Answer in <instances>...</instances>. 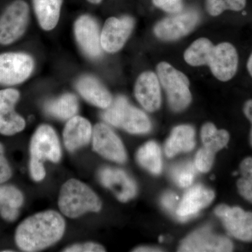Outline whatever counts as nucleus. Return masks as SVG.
<instances>
[{
    "label": "nucleus",
    "instance_id": "f257e3e1",
    "mask_svg": "<svg viewBox=\"0 0 252 252\" xmlns=\"http://www.w3.org/2000/svg\"><path fill=\"white\" fill-rule=\"evenodd\" d=\"M65 221L54 210L39 212L20 223L15 233V241L23 252L40 251L49 248L62 238Z\"/></svg>",
    "mask_w": 252,
    "mask_h": 252
},
{
    "label": "nucleus",
    "instance_id": "f03ea898",
    "mask_svg": "<svg viewBox=\"0 0 252 252\" xmlns=\"http://www.w3.org/2000/svg\"><path fill=\"white\" fill-rule=\"evenodd\" d=\"M184 57L190 65H208L212 74L221 81L230 80L238 70V52L228 42L214 45L207 38H200L186 50Z\"/></svg>",
    "mask_w": 252,
    "mask_h": 252
},
{
    "label": "nucleus",
    "instance_id": "7ed1b4c3",
    "mask_svg": "<svg viewBox=\"0 0 252 252\" xmlns=\"http://www.w3.org/2000/svg\"><path fill=\"white\" fill-rule=\"evenodd\" d=\"M30 152L32 178L35 182H41L46 176L43 162L46 160L59 162L62 156L59 137L54 129L49 125L39 126L32 137Z\"/></svg>",
    "mask_w": 252,
    "mask_h": 252
},
{
    "label": "nucleus",
    "instance_id": "20e7f679",
    "mask_svg": "<svg viewBox=\"0 0 252 252\" xmlns=\"http://www.w3.org/2000/svg\"><path fill=\"white\" fill-rule=\"evenodd\" d=\"M59 206L63 215L75 219L86 212L100 211L102 202L86 184L72 179L67 181L61 188Z\"/></svg>",
    "mask_w": 252,
    "mask_h": 252
},
{
    "label": "nucleus",
    "instance_id": "39448f33",
    "mask_svg": "<svg viewBox=\"0 0 252 252\" xmlns=\"http://www.w3.org/2000/svg\"><path fill=\"white\" fill-rule=\"evenodd\" d=\"M109 124L132 134H145L152 128L147 114L129 103L124 96H118L102 114Z\"/></svg>",
    "mask_w": 252,
    "mask_h": 252
},
{
    "label": "nucleus",
    "instance_id": "423d86ee",
    "mask_svg": "<svg viewBox=\"0 0 252 252\" xmlns=\"http://www.w3.org/2000/svg\"><path fill=\"white\" fill-rule=\"evenodd\" d=\"M157 76L172 110L179 112L187 109L192 99L188 77L166 62L158 64Z\"/></svg>",
    "mask_w": 252,
    "mask_h": 252
},
{
    "label": "nucleus",
    "instance_id": "0eeeda50",
    "mask_svg": "<svg viewBox=\"0 0 252 252\" xmlns=\"http://www.w3.org/2000/svg\"><path fill=\"white\" fill-rule=\"evenodd\" d=\"M30 18L29 6L24 0H15L0 16V44L9 45L26 32Z\"/></svg>",
    "mask_w": 252,
    "mask_h": 252
},
{
    "label": "nucleus",
    "instance_id": "6e6552de",
    "mask_svg": "<svg viewBox=\"0 0 252 252\" xmlns=\"http://www.w3.org/2000/svg\"><path fill=\"white\" fill-rule=\"evenodd\" d=\"M34 60L24 53L0 54V84L14 86L28 79L34 70Z\"/></svg>",
    "mask_w": 252,
    "mask_h": 252
},
{
    "label": "nucleus",
    "instance_id": "1a4fd4ad",
    "mask_svg": "<svg viewBox=\"0 0 252 252\" xmlns=\"http://www.w3.org/2000/svg\"><path fill=\"white\" fill-rule=\"evenodd\" d=\"M231 240L214 233L209 227L200 228L182 240L179 252H229L233 251Z\"/></svg>",
    "mask_w": 252,
    "mask_h": 252
},
{
    "label": "nucleus",
    "instance_id": "9d476101",
    "mask_svg": "<svg viewBox=\"0 0 252 252\" xmlns=\"http://www.w3.org/2000/svg\"><path fill=\"white\" fill-rule=\"evenodd\" d=\"M215 214L221 220L228 234L244 242H252V212L239 207L220 205Z\"/></svg>",
    "mask_w": 252,
    "mask_h": 252
},
{
    "label": "nucleus",
    "instance_id": "9b49d317",
    "mask_svg": "<svg viewBox=\"0 0 252 252\" xmlns=\"http://www.w3.org/2000/svg\"><path fill=\"white\" fill-rule=\"evenodd\" d=\"M94 151L107 160L117 163L127 160L125 147L117 134L104 124H97L93 130Z\"/></svg>",
    "mask_w": 252,
    "mask_h": 252
},
{
    "label": "nucleus",
    "instance_id": "f8f14e48",
    "mask_svg": "<svg viewBox=\"0 0 252 252\" xmlns=\"http://www.w3.org/2000/svg\"><path fill=\"white\" fill-rule=\"evenodd\" d=\"M135 26L130 16L109 18L104 23L100 34L102 49L109 54L118 52L125 45Z\"/></svg>",
    "mask_w": 252,
    "mask_h": 252
},
{
    "label": "nucleus",
    "instance_id": "ddd939ff",
    "mask_svg": "<svg viewBox=\"0 0 252 252\" xmlns=\"http://www.w3.org/2000/svg\"><path fill=\"white\" fill-rule=\"evenodd\" d=\"M198 21V15L195 11L177 13L159 21L154 27V33L161 40H177L193 31Z\"/></svg>",
    "mask_w": 252,
    "mask_h": 252
},
{
    "label": "nucleus",
    "instance_id": "4468645a",
    "mask_svg": "<svg viewBox=\"0 0 252 252\" xmlns=\"http://www.w3.org/2000/svg\"><path fill=\"white\" fill-rule=\"evenodd\" d=\"M20 98L16 89L0 91V134L11 136L24 130L26 121L15 111V106Z\"/></svg>",
    "mask_w": 252,
    "mask_h": 252
},
{
    "label": "nucleus",
    "instance_id": "2eb2a0df",
    "mask_svg": "<svg viewBox=\"0 0 252 252\" xmlns=\"http://www.w3.org/2000/svg\"><path fill=\"white\" fill-rule=\"evenodd\" d=\"M74 34L78 44L84 54L92 59L102 56L98 24L89 15H83L74 23Z\"/></svg>",
    "mask_w": 252,
    "mask_h": 252
},
{
    "label": "nucleus",
    "instance_id": "dca6fc26",
    "mask_svg": "<svg viewBox=\"0 0 252 252\" xmlns=\"http://www.w3.org/2000/svg\"><path fill=\"white\" fill-rule=\"evenodd\" d=\"M98 178L100 183L112 190L118 200L122 203L129 201L137 194L135 181L121 169L102 167L98 172Z\"/></svg>",
    "mask_w": 252,
    "mask_h": 252
},
{
    "label": "nucleus",
    "instance_id": "f3484780",
    "mask_svg": "<svg viewBox=\"0 0 252 252\" xmlns=\"http://www.w3.org/2000/svg\"><path fill=\"white\" fill-rule=\"evenodd\" d=\"M214 198L215 193L211 189L203 185L194 186L184 195L176 210V217L181 220H189L209 206Z\"/></svg>",
    "mask_w": 252,
    "mask_h": 252
},
{
    "label": "nucleus",
    "instance_id": "a211bd4d",
    "mask_svg": "<svg viewBox=\"0 0 252 252\" xmlns=\"http://www.w3.org/2000/svg\"><path fill=\"white\" fill-rule=\"evenodd\" d=\"M135 95L141 105L149 112H155L160 107V84L155 73L144 72L137 78Z\"/></svg>",
    "mask_w": 252,
    "mask_h": 252
},
{
    "label": "nucleus",
    "instance_id": "6ab92c4d",
    "mask_svg": "<svg viewBox=\"0 0 252 252\" xmlns=\"http://www.w3.org/2000/svg\"><path fill=\"white\" fill-rule=\"evenodd\" d=\"M93 135L92 126L85 118L74 116L66 124L63 130V141L69 152H74L87 145Z\"/></svg>",
    "mask_w": 252,
    "mask_h": 252
},
{
    "label": "nucleus",
    "instance_id": "aec40b11",
    "mask_svg": "<svg viewBox=\"0 0 252 252\" xmlns=\"http://www.w3.org/2000/svg\"><path fill=\"white\" fill-rule=\"evenodd\" d=\"M76 89L87 102L99 108L107 109L112 104V94L102 83L92 76L79 78L76 84Z\"/></svg>",
    "mask_w": 252,
    "mask_h": 252
},
{
    "label": "nucleus",
    "instance_id": "412c9836",
    "mask_svg": "<svg viewBox=\"0 0 252 252\" xmlns=\"http://www.w3.org/2000/svg\"><path fill=\"white\" fill-rule=\"evenodd\" d=\"M195 145V130L192 126H178L174 127L165 145V153L172 158L182 152L193 150Z\"/></svg>",
    "mask_w": 252,
    "mask_h": 252
},
{
    "label": "nucleus",
    "instance_id": "4be33fe9",
    "mask_svg": "<svg viewBox=\"0 0 252 252\" xmlns=\"http://www.w3.org/2000/svg\"><path fill=\"white\" fill-rule=\"evenodd\" d=\"M23 201L24 197L19 189L11 185L0 186V215L4 220H16Z\"/></svg>",
    "mask_w": 252,
    "mask_h": 252
},
{
    "label": "nucleus",
    "instance_id": "5701e85b",
    "mask_svg": "<svg viewBox=\"0 0 252 252\" xmlns=\"http://www.w3.org/2000/svg\"><path fill=\"white\" fill-rule=\"evenodd\" d=\"M63 0H33L38 22L44 31H51L57 26Z\"/></svg>",
    "mask_w": 252,
    "mask_h": 252
},
{
    "label": "nucleus",
    "instance_id": "b1692460",
    "mask_svg": "<svg viewBox=\"0 0 252 252\" xmlns=\"http://www.w3.org/2000/svg\"><path fill=\"white\" fill-rule=\"evenodd\" d=\"M78 109V99L72 94H63L59 98L46 102L44 105V110L46 114L62 120H67L76 116Z\"/></svg>",
    "mask_w": 252,
    "mask_h": 252
},
{
    "label": "nucleus",
    "instance_id": "393cba45",
    "mask_svg": "<svg viewBox=\"0 0 252 252\" xmlns=\"http://www.w3.org/2000/svg\"><path fill=\"white\" fill-rule=\"evenodd\" d=\"M137 162L141 166L153 175H159L162 171L161 151L154 141L147 142L137 151Z\"/></svg>",
    "mask_w": 252,
    "mask_h": 252
},
{
    "label": "nucleus",
    "instance_id": "a878e982",
    "mask_svg": "<svg viewBox=\"0 0 252 252\" xmlns=\"http://www.w3.org/2000/svg\"><path fill=\"white\" fill-rule=\"evenodd\" d=\"M203 147L216 154L226 147L230 140L229 133L225 130H217L212 123L204 124L200 132Z\"/></svg>",
    "mask_w": 252,
    "mask_h": 252
},
{
    "label": "nucleus",
    "instance_id": "bb28decb",
    "mask_svg": "<svg viewBox=\"0 0 252 252\" xmlns=\"http://www.w3.org/2000/svg\"><path fill=\"white\" fill-rule=\"evenodd\" d=\"M241 177L237 182L240 195L252 203V158L244 159L240 166Z\"/></svg>",
    "mask_w": 252,
    "mask_h": 252
},
{
    "label": "nucleus",
    "instance_id": "cd10ccee",
    "mask_svg": "<svg viewBox=\"0 0 252 252\" xmlns=\"http://www.w3.org/2000/svg\"><path fill=\"white\" fill-rule=\"evenodd\" d=\"M247 0H205V6L209 14L217 16L226 10L240 11L245 9Z\"/></svg>",
    "mask_w": 252,
    "mask_h": 252
},
{
    "label": "nucleus",
    "instance_id": "c85d7f7f",
    "mask_svg": "<svg viewBox=\"0 0 252 252\" xmlns=\"http://www.w3.org/2000/svg\"><path fill=\"white\" fill-rule=\"evenodd\" d=\"M195 169L196 168L194 163L190 162L177 165L172 170V180L181 188H187L193 182L195 175Z\"/></svg>",
    "mask_w": 252,
    "mask_h": 252
},
{
    "label": "nucleus",
    "instance_id": "c756f323",
    "mask_svg": "<svg viewBox=\"0 0 252 252\" xmlns=\"http://www.w3.org/2000/svg\"><path fill=\"white\" fill-rule=\"evenodd\" d=\"M215 154L205 147H202L197 152L194 160V165L196 170L202 172L210 171L213 165Z\"/></svg>",
    "mask_w": 252,
    "mask_h": 252
},
{
    "label": "nucleus",
    "instance_id": "7c9ffc66",
    "mask_svg": "<svg viewBox=\"0 0 252 252\" xmlns=\"http://www.w3.org/2000/svg\"><path fill=\"white\" fill-rule=\"evenodd\" d=\"M157 7L169 13L177 14L182 9V0H152Z\"/></svg>",
    "mask_w": 252,
    "mask_h": 252
},
{
    "label": "nucleus",
    "instance_id": "2f4dec72",
    "mask_svg": "<svg viewBox=\"0 0 252 252\" xmlns=\"http://www.w3.org/2000/svg\"><path fill=\"white\" fill-rule=\"evenodd\" d=\"M105 251L106 250L103 246L94 243L71 245L63 250V252H103Z\"/></svg>",
    "mask_w": 252,
    "mask_h": 252
},
{
    "label": "nucleus",
    "instance_id": "473e14b6",
    "mask_svg": "<svg viewBox=\"0 0 252 252\" xmlns=\"http://www.w3.org/2000/svg\"><path fill=\"white\" fill-rule=\"evenodd\" d=\"M12 175L11 167L4 156V149L0 143V184L9 180Z\"/></svg>",
    "mask_w": 252,
    "mask_h": 252
},
{
    "label": "nucleus",
    "instance_id": "72a5a7b5",
    "mask_svg": "<svg viewBox=\"0 0 252 252\" xmlns=\"http://www.w3.org/2000/svg\"><path fill=\"white\" fill-rule=\"evenodd\" d=\"M179 200V197L175 193L172 191H167L162 195L161 198V203L164 208L166 209L167 210L172 212H176L177 208V201Z\"/></svg>",
    "mask_w": 252,
    "mask_h": 252
},
{
    "label": "nucleus",
    "instance_id": "f704fd0d",
    "mask_svg": "<svg viewBox=\"0 0 252 252\" xmlns=\"http://www.w3.org/2000/svg\"><path fill=\"white\" fill-rule=\"evenodd\" d=\"M244 113L245 115L248 118L249 121L251 123L252 127L251 132H250V142L252 146V99L247 101L244 105L243 108Z\"/></svg>",
    "mask_w": 252,
    "mask_h": 252
},
{
    "label": "nucleus",
    "instance_id": "c9c22d12",
    "mask_svg": "<svg viewBox=\"0 0 252 252\" xmlns=\"http://www.w3.org/2000/svg\"><path fill=\"white\" fill-rule=\"evenodd\" d=\"M133 252H162L161 250L158 248H152V247H140V248H135Z\"/></svg>",
    "mask_w": 252,
    "mask_h": 252
},
{
    "label": "nucleus",
    "instance_id": "e433bc0d",
    "mask_svg": "<svg viewBox=\"0 0 252 252\" xmlns=\"http://www.w3.org/2000/svg\"><path fill=\"white\" fill-rule=\"evenodd\" d=\"M248 72H250V75H251L252 77V54L251 56H250V59L248 60Z\"/></svg>",
    "mask_w": 252,
    "mask_h": 252
},
{
    "label": "nucleus",
    "instance_id": "4c0bfd02",
    "mask_svg": "<svg viewBox=\"0 0 252 252\" xmlns=\"http://www.w3.org/2000/svg\"><path fill=\"white\" fill-rule=\"evenodd\" d=\"M89 2L92 3V4H98L102 0H87Z\"/></svg>",
    "mask_w": 252,
    "mask_h": 252
}]
</instances>
